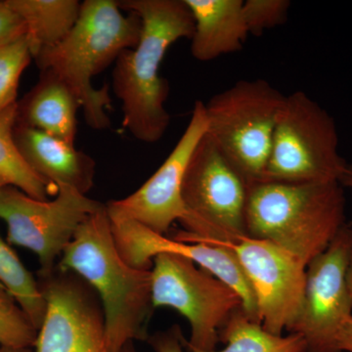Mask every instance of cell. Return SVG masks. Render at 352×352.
<instances>
[{
    "mask_svg": "<svg viewBox=\"0 0 352 352\" xmlns=\"http://www.w3.org/2000/svg\"><path fill=\"white\" fill-rule=\"evenodd\" d=\"M185 340L182 328L173 325L168 330L149 336L147 342L156 352H185Z\"/></svg>",
    "mask_w": 352,
    "mask_h": 352,
    "instance_id": "cell-25",
    "label": "cell"
},
{
    "mask_svg": "<svg viewBox=\"0 0 352 352\" xmlns=\"http://www.w3.org/2000/svg\"><path fill=\"white\" fill-rule=\"evenodd\" d=\"M25 29L32 59L66 38L80 17L78 0H6Z\"/></svg>",
    "mask_w": 352,
    "mask_h": 352,
    "instance_id": "cell-18",
    "label": "cell"
},
{
    "mask_svg": "<svg viewBox=\"0 0 352 352\" xmlns=\"http://www.w3.org/2000/svg\"><path fill=\"white\" fill-rule=\"evenodd\" d=\"M25 34L24 23L7 6L6 0L0 1V43Z\"/></svg>",
    "mask_w": 352,
    "mask_h": 352,
    "instance_id": "cell-26",
    "label": "cell"
},
{
    "mask_svg": "<svg viewBox=\"0 0 352 352\" xmlns=\"http://www.w3.org/2000/svg\"><path fill=\"white\" fill-rule=\"evenodd\" d=\"M118 1L87 0L71 32L55 47L34 59L41 71L51 69L68 85L82 109L88 126L110 129L112 108L108 85L95 88L92 78L105 71L124 50L135 48L142 23L135 13H122Z\"/></svg>",
    "mask_w": 352,
    "mask_h": 352,
    "instance_id": "cell-3",
    "label": "cell"
},
{
    "mask_svg": "<svg viewBox=\"0 0 352 352\" xmlns=\"http://www.w3.org/2000/svg\"><path fill=\"white\" fill-rule=\"evenodd\" d=\"M18 103L0 112V178L36 200H48L56 187L46 182L25 163L15 139Z\"/></svg>",
    "mask_w": 352,
    "mask_h": 352,
    "instance_id": "cell-20",
    "label": "cell"
},
{
    "mask_svg": "<svg viewBox=\"0 0 352 352\" xmlns=\"http://www.w3.org/2000/svg\"><path fill=\"white\" fill-rule=\"evenodd\" d=\"M249 185L207 134L190 159L182 186L185 215L173 239L212 245L248 237Z\"/></svg>",
    "mask_w": 352,
    "mask_h": 352,
    "instance_id": "cell-5",
    "label": "cell"
},
{
    "mask_svg": "<svg viewBox=\"0 0 352 352\" xmlns=\"http://www.w3.org/2000/svg\"><path fill=\"white\" fill-rule=\"evenodd\" d=\"M46 314L34 352H112L98 295L82 278L58 267L38 273ZM124 352H135L133 344Z\"/></svg>",
    "mask_w": 352,
    "mask_h": 352,
    "instance_id": "cell-10",
    "label": "cell"
},
{
    "mask_svg": "<svg viewBox=\"0 0 352 352\" xmlns=\"http://www.w3.org/2000/svg\"><path fill=\"white\" fill-rule=\"evenodd\" d=\"M226 245L251 285L259 323L273 335L288 332L305 296L307 266L270 241L244 237Z\"/></svg>",
    "mask_w": 352,
    "mask_h": 352,
    "instance_id": "cell-12",
    "label": "cell"
},
{
    "mask_svg": "<svg viewBox=\"0 0 352 352\" xmlns=\"http://www.w3.org/2000/svg\"><path fill=\"white\" fill-rule=\"evenodd\" d=\"M80 108V102L66 82L51 69H43L36 87L18 103L17 124L75 146Z\"/></svg>",
    "mask_w": 352,
    "mask_h": 352,
    "instance_id": "cell-17",
    "label": "cell"
},
{
    "mask_svg": "<svg viewBox=\"0 0 352 352\" xmlns=\"http://www.w3.org/2000/svg\"><path fill=\"white\" fill-rule=\"evenodd\" d=\"M32 59L25 34L0 43V112L17 104L20 78Z\"/></svg>",
    "mask_w": 352,
    "mask_h": 352,
    "instance_id": "cell-22",
    "label": "cell"
},
{
    "mask_svg": "<svg viewBox=\"0 0 352 352\" xmlns=\"http://www.w3.org/2000/svg\"><path fill=\"white\" fill-rule=\"evenodd\" d=\"M105 204L69 187H59L54 200H36L16 187L0 191V219L7 226V242L38 256L39 273L54 270L78 227Z\"/></svg>",
    "mask_w": 352,
    "mask_h": 352,
    "instance_id": "cell-9",
    "label": "cell"
},
{
    "mask_svg": "<svg viewBox=\"0 0 352 352\" xmlns=\"http://www.w3.org/2000/svg\"><path fill=\"white\" fill-rule=\"evenodd\" d=\"M107 207L113 239L120 256L132 267L151 270L153 258L160 254H180L191 259L201 270L219 278L235 289L243 302V310L252 320L258 322L256 298L238 259L228 247L201 242H183L157 234Z\"/></svg>",
    "mask_w": 352,
    "mask_h": 352,
    "instance_id": "cell-13",
    "label": "cell"
},
{
    "mask_svg": "<svg viewBox=\"0 0 352 352\" xmlns=\"http://www.w3.org/2000/svg\"><path fill=\"white\" fill-rule=\"evenodd\" d=\"M126 12L142 23L135 48L120 53L113 69V90L122 103V126L145 143L161 140L170 126L166 111L168 83L160 67L168 48L182 38H191L194 20L184 0H122Z\"/></svg>",
    "mask_w": 352,
    "mask_h": 352,
    "instance_id": "cell-1",
    "label": "cell"
},
{
    "mask_svg": "<svg viewBox=\"0 0 352 352\" xmlns=\"http://www.w3.org/2000/svg\"><path fill=\"white\" fill-rule=\"evenodd\" d=\"M194 20L192 56L212 61L242 50L249 36L243 0H184Z\"/></svg>",
    "mask_w": 352,
    "mask_h": 352,
    "instance_id": "cell-16",
    "label": "cell"
},
{
    "mask_svg": "<svg viewBox=\"0 0 352 352\" xmlns=\"http://www.w3.org/2000/svg\"><path fill=\"white\" fill-rule=\"evenodd\" d=\"M352 252V227L344 226L327 249L307 267L302 307L288 332L302 336L307 352H340L338 335L352 316L347 270Z\"/></svg>",
    "mask_w": 352,
    "mask_h": 352,
    "instance_id": "cell-11",
    "label": "cell"
},
{
    "mask_svg": "<svg viewBox=\"0 0 352 352\" xmlns=\"http://www.w3.org/2000/svg\"><path fill=\"white\" fill-rule=\"evenodd\" d=\"M205 104L196 101L188 126L162 166L135 192L109 207L166 236L175 221L184 217L182 186L194 150L207 132Z\"/></svg>",
    "mask_w": 352,
    "mask_h": 352,
    "instance_id": "cell-14",
    "label": "cell"
},
{
    "mask_svg": "<svg viewBox=\"0 0 352 352\" xmlns=\"http://www.w3.org/2000/svg\"><path fill=\"white\" fill-rule=\"evenodd\" d=\"M337 342L340 352H352V316L340 328Z\"/></svg>",
    "mask_w": 352,
    "mask_h": 352,
    "instance_id": "cell-27",
    "label": "cell"
},
{
    "mask_svg": "<svg viewBox=\"0 0 352 352\" xmlns=\"http://www.w3.org/2000/svg\"><path fill=\"white\" fill-rule=\"evenodd\" d=\"M151 273L153 307L173 308L189 322L191 337L185 346L215 351L220 329L243 307L239 294L180 254H157Z\"/></svg>",
    "mask_w": 352,
    "mask_h": 352,
    "instance_id": "cell-8",
    "label": "cell"
},
{
    "mask_svg": "<svg viewBox=\"0 0 352 352\" xmlns=\"http://www.w3.org/2000/svg\"><path fill=\"white\" fill-rule=\"evenodd\" d=\"M6 186H7L6 183L4 182L3 180L1 179V178H0V191H1V189Z\"/></svg>",
    "mask_w": 352,
    "mask_h": 352,
    "instance_id": "cell-31",
    "label": "cell"
},
{
    "mask_svg": "<svg viewBox=\"0 0 352 352\" xmlns=\"http://www.w3.org/2000/svg\"><path fill=\"white\" fill-rule=\"evenodd\" d=\"M346 166L332 116L305 92L286 95L261 182H340Z\"/></svg>",
    "mask_w": 352,
    "mask_h": 352,
    "instance_id": "cell-7",
    "label": "cell"
},
{
    "mask_svg": "<svg viewBox=\"0 0 352 352\" xmlns=\"http://www.w3.org/2000/svg\"><path fill=\"white\" fill-rule=\"evenodd\" d=\"M286 95L264 80H243L205 104L206 134L248 185L261 182Z\"/></svg>",
    "mask_w": 352,
    "mask_h": 352,
    "instance_id": "cell-6",
    "label": "cell"
},
{
    "mask_svg": "<svg viewBox=\"0 0 352 352\" xmlns=\"http://www.w3.org/2000/svg\"><path fill=\"white\" fill-rule=\"evenodd\" d=\"M289 0H247L243 2L249 34L261 36L266 30L283 25L288 19Z\"/></svg>",
    "mask_w": 352,
    "mask_h": 352,
    "instance_id": "cell-24",
    "label": "cell"
},
{
    "mask_svg": "<svg viewBox=\"0 0 352 352\" xmlns=\"http://www.w3.org/2000/svg\"><path fill=\"white\" fill-rule=\"evenodd\" d=\"M347 283H349L352 295V252L351 259H349V270H347Z\"/></svg>",
    "mask_w": 352,
    "mask_h": 352,
    "instance_id": "cell-30",
    "label": "cell"
},
{
    "mask_svg": "<svg viewBox=\"0 0 352 352\" xmlns=\"http://www.w3.org/2000/svg\"><path fill=\"white\" fill-rule=\"evenodd\" d=\"M0 352H34V349H14V347L0 346Z\"/></svg>",
    "mask_w": 352,
    "mask_h": 352,
    "instance_id": "cell-29",
    "label": "cell"
},
{
    "mask_svg": "<svg viewBox=\"0 0 352 352\" xmlns=\"http://www.w3.org/2000/svg\"><path fill=\"white\" fill-rule=\"evenodd\" d=\"M0 285L15 298L34 327L39 330L46 314L45 298L38 279L0 234Z\"/></svg>",
    "mask_w": 352,
    "mask_h": 352,
    "instance_id": "cell-21",
    "label": "cell"
},
{
    "mask_svg": "<svg viewBox=\"0 0 352 352\" xmlns=\"http://www.w3.org/2000/svg\"><path fill=\"white\" fill-rule=\"evenodd\" d=\"M219 342L226 344L222 351H204L186 347L190 352H307L302 336L273 335L258 322L252 320L243 307L234 311L219 331Z\"/></svg>",
    "mask_w": 352,
    "mask_h": 352,
    "instance_id": "cell-19",
    "label": "cell"
},
{
    "mask_svg": "<svg viewBox=\"0 0 352 352\" xmlns=\"http://www.w3.org/2000/svg\"><path fill=\"white\" fill-rule=\"evenodd\" d=\"M58 267L78 275L96 292L111 351L124 352L134 340L147 342L155 309L151 270L132 267L120 256L106 205L78 227Z\"/></svg>",
    "mask_w": 352,
    "mask_h": 352,
    "instance_id": "cell-2",
    "label": "cell"
},
{
    "mask_svg": "<svg viewBox=\"0 0 352 352\" xmlns=\"http://www.w3.org/2000/svg\"><path fill=\"white\" fill-rule=\"evenodd\" d=\"M346 224V197L340 182H259L249 186L248 237L279 245L307 267Z\"/></svg>",
    "mask_w": 352,
    "mask_h": 352,
    "instance_id": "cell-4",
    "label": "cell"
},
{
    "mask_svg": "<svg viewBox=\"0 0 352 352\" xmlns=\"http://www.w3.org/2000/svg\"><path fill=\"white\" fill-rule=\"evenodd\" d=\"M38 333L19 303L0 285V346L34 349Z\"/></svg>",
    "mask_w": 352,
    "mask_h": 352,
    "instance_id": "cell-23",
    "label": "cell"
},
{
    "mask_svg": "<svg viewBox=\"0 0 352 352\" xmlns=\"http://www.w3.org/2000/svg\"><path fill=\"white\" fill-rule=\"evenodd\" d=\"M340 184L342 187L352 190V164H347L344 173L340 176Z\"/></svg>",
    "mask_w": 352,
    "mask_h": 352,
    "instance_id": "cell-28",
    "label": "cell"
},
{
    "mask_svg": "<svg viewBox=\"0 0 352 352\" xmlns=\"http://www.w3.org/2000/svg\"><path fill=\"white\" fill-rule=\"evenodd\" d=\"M14 139L25 163L52 186L69 187L83 195L94 187L96 163L75 146L19 124Z\"/></svg>",
    "mask_w": 352,
    "mask_h": 352,
    "instance_id": "cell-15",
    "label": "cell"
}]
</instances>
